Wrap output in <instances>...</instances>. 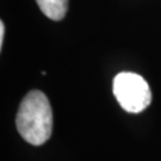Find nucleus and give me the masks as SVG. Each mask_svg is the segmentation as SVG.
<instances>
[{"label": "nucleus", "instance_id": "4", "mask_svg": "<svg viewBox=\"0 0 161 161\" xmlns=\"http://www.w3.org/2000/svg\"><path fill=\"white\" fill-rule=\"evenodd\" d=\"M4 35H5V25L4 22H0V49H3V44H4Z\"/></svg>", "mask_w": 161, "mask_h": 161}, {"label": "nucleus", "instance_id": "1", "mask_svg": "<svg viewBox=\"0 0 161 161\" xmlns=\"http://www.w3.org/2000/svg\"><path fill=\"white\" fill-rule=\"evenodd\" d=\"M20 136L32 146H41L53 132V111L47 96L38 90L30 91L23 98L16 117Z\"/></svg>", "mask_w": 161, "mask_h": 161}, {"label": "nucleus", "instance_id": "2", "mask_svg": "<svg viewBox=\"0 0 161 161\" xmlns=\"http://www.w3.org/2000/svg\"><path fill=\"white\" fill-rule=\"evenodd\" d=\"M112 91L123 110L138 114L152 103V92L148 82L141 75L131 72H122L114 79Z\"/></svg>", "mask_w": 161, "mask_h": 161}, {"label": "nucleus", "instance_id": "3", "mask_svg": "<svg viewBox=\"0 0 161 161\" xmlns=\"http://www.w3.org/2000/svg\"><path fill=\"white\" fill-rule=\"evenodd\" d=\"M69 0H36L43 14L52 20H61L68 10Z\"/></svg>", "mask_w": 161, "mask_h": 161}]
</instances>
